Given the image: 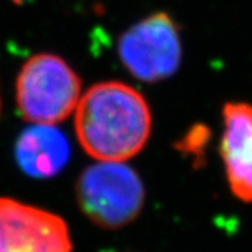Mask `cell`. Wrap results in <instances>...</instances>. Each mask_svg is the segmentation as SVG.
Listing matches in <instances>:
<instances>
[{
	"label": "cell",
	"instance_id": "obj_2",
	"mask_svg": "<svg viewBox=\"0 0 252 252\" xmlns=\"http://www.w3.org/2000/svg\"><path fill=\"white\" fill-rule=\"evenodd\" d=\"M80 97L81 79L61 56L36 54L18 73L17 108L31 124H61L74 112Z\"/></svg>",
	"mask_w": 252,
	"mask_h": 252
},
{
	"label": "cell",
	"instance_id": "obj_7",
	"mask_svg": "<svg viewBox=\"0 0 252 252\" xmlns=\"http://www.w3.org/2000/svg\"><path fill=\"white\" fill-rule=\"evenodd\" d=\"M21 171L34 178H52L61 174L70 160V143L55 125L32 124L14 147Z\"/></svg>",
	"mask_w": 252,
	"mask_h": 252
},
{
	"label": "cell",
	"instance_id": "obj_5",
	"mask_svg": "<svg viewBox=\"0 0 252 252\" xmlns=\"http://www.w3.org/2000/svg\"><path fill=\"white\" fill-rule=\"evenodd\" d=\"M0 252H73L69 225L49 210L0 196Z\"/></svg>",
	"mask_w": 252,
	"mask_h": 252
},
{
	"label": "cell",
	"instance_id": "obj_9",
	"mask_svg": "<svg viewBox=\"0 0 252 252\" xmlns=\"http://www.w3.org/2000/svg\"><path fill=\"white\" fill-rule=\"evenodd\" d=\"M0 109H1V104H0Z\"/></svg>",
	"mask_w": 252,
	"mask_h": 252
},
{
	"label": "cell",
	"instance_id": "obj_4",
	"mask_svg": "<svg viewBox=\"0 0 252 252\" xmlns=\"http://www.w3.org/2000/svg\"><path fill=\"white\" fill-rule=\"evenodd\" d=\"M118 55L137 80L157 83L178 72L182 42L177 23L167 13H154L137 21L119 38Z\"/></svg>",
	"mask_w": 252,
	"mask_h": 252
},
{
	"label": "cell",
	"instance_id": "obj_8",
	"mask_svg": "<svg viewBox=\"0 0 252 252\" xmlns=\"http://www.w3.org/2000/svg\"><path fill=\"white\" fill-rule=\"evenodd\" d=\"M207 140H209L207 127L202 125L195 126L189 130L182 140H180L178 150L182 154L192 157L195 162H202L203 161V156H205V147H206Z\"/></svg>",
	"mask_w": 252,
	"mask_h": 252
},
{
	"label": "cell",
	"instance_id": "obj_6",
	"mask_svg": "<svg viewBox=\"0 0 252 252\" xmlns=\"http://www.w3.org/2000/svg\"><path fill=\"white\" fill-rule=\"evenodd\" d=\"M220 154L235 198L252 202V105L234 101L223 107Z\"/></svg>",
	"mask_w": 252,
	"mask_h": 252
},
{
	"label": "cell",
	"instance_id": "obj_1",
	"mask_svg": "<svg viewBox=\"0 0 252 252\" xmlns=\"http://www.w3.org/2000/svg\"><path fill=\"white\" fill-rule=\"evenodd\" d=\"M74 130L83 150L95 161H126L149 142L152 111L135 87L102 81L81 94Z\"/></svg>",
	"mask_w": 252,
	"mask_h": 252
},
{
	"label": "cell",
	"instance_id": "obj_3",
	"mask_svg": "<svg viewBox=\"0 0 252 252\" xmlns=\"http://www.w3.org/2000/svg\"><path fill=\"white\" fill-rule=\"evenodd\" d=\"M81 212L95 225L118 230L132 223L144 206V185L125 161H97L77 180Z\"/></svg>",
	"mask_w": 252,
	"mask_h": 252
}]
</instances>
